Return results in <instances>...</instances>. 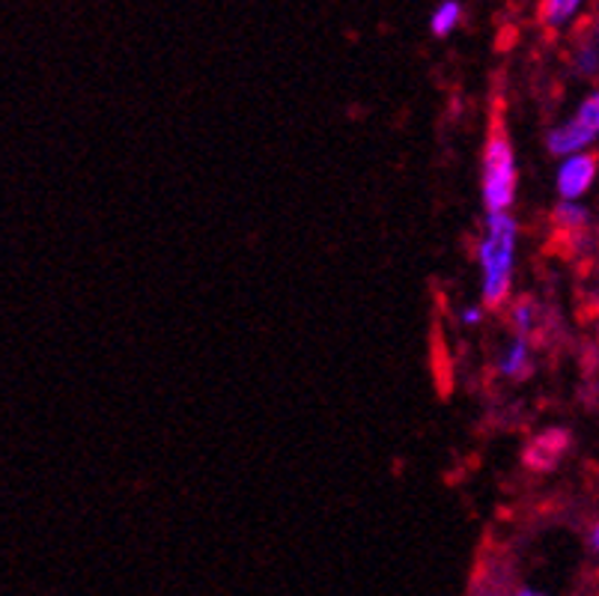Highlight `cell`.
<instances>
[{"label":"cell","instance_id":"6da1fadb","mask_svg":"<svg viewBox=\"0 0 599 596\" xmlns=\"http://www.w3.org/2000/svg\"><path fill=\"white\" fill-rule=\"evenodd\" d=\"M519 224L510 212H486L484 236L477 242V263L484 272V307L501 311L514 293V265Z\"/></svg>","mask_w":599,"mask_h":596},{"label":"cell","instance_id":"7a4b0ae2","mask_svg":"<svg viewBox=\"0 0 599 596\" xmlns=\"http://www.w3.org/2000/svg\"><path fill=\"white\" fill-rule=\"evenodd\" d=\"M519 185L516 171V152L510 132H507L501 111L493 114L489 138L484 147V168H480V194H484L486 212H510Z\"/></svg>","mask_w":599,"mask_h":596},{"label":"cell","instance_id":"3957f363","mask_svg":"<svg viewBox=\"0 0 599 596\" xmlns=\"http://www.w3.org/2000/svg\"><path fill=\"white\" fill-rule=\"evenodd\" d=\"M599 138V90L590 93L585 102L579 104V111L570 123L558 125L546 134V150L549 155L558 159H570L579 152H588V147Z\"/></svg>","mask_w":599,"mask_h":596},{"label":"cell","instance_id":"277c9868","mask_svg":"<svg viewBox=\"0 0 599 596\" xmlns=\"http://www.w3.org/2000/svg\"><path fill=\"white\" fill-rule=\"evenodd\" d=\"M599 173V152H579V155H570L558 168V194L561 200H570L576 203L579 198H585L593 182H597Z\"/></svg>","mask_w":599,"mask_h":596},{"label":"cell","instance_id":"5b68a950","mask_svg":"<svg viewBox=\"0 0 599 596\" xmlns=\"http://www.w3.org/2000/svg\"><path fill=\"white\" fill-rule=\"evenodd\" d=\"M498 373L510 382H525V378L534 373V352H531V341L528 337H519L516 334L510 346L501 352L498 358Z\"/></svg>","mask_w":599,"mask_h":596},{"label":"cell","instance_id":"8992f818","mask_svg":"<svg viewBox=\"0 0 599 596\" xmlns=\"http://www.w3.org/2000/svg\"><path fill=\"white\" fill-rule=\"evenodd\" d=\"M552 224L558 233H567V236H579L585 233L590 224V212L581 203H570V200H564L561 206L552 212Z\"/></svg>","mask_w":599,"mask_h":596},{"label":"cell","instance_id":"52a82bcc","mask_svg":"<svg viewBox=\"0 0 599 596\" xmlns=\"http://www.w3.org/2000/svg\"><path fill=\"white\" fill-rule=\"evenodd\" d=\"M463 21V3L459 0H441L429 16V33L436 39H447Z\"/></svg>","mask_w":599,"mask_h":596},{"label":"cell","instance_id":"ba28073f","mask_svg":"<svg viewBox=\"0 0 599 596\" xmlns=\"http://www.w3.org/2000/svg\"><path fill=\"white\" fill-rule=\"evenodd\" d=\"M570 447V433H564V430H549V433H542L537 442L531 445V451H540V459H537V468H552L558 463V456L564 454Z\"/></svg>","mask_w":599,"mask_h":596},{"label":"cell","instance_id":"9c48e42d","mask_svg":"<svg viewBox=\"0 0 599 596\" xmlns=\"http://www.w3.org/2000/svg\"><path fill=\"white\" fill-rule=\"evenodd\" d=\"M585 0H542L540 3V21L546 28H564L567 21L581 10Z\"/></svg>","mask_w":599,"mask_h":596},{"label":"cell","instance_id":"30bf717a","mask_svg":"<svg viewBox=\"0 0 599 596\" xmlns=\"http://www.w3.org/2000/svg\"><path fill=\"white\" fill-rule=\"evenodd\" d=\"M510 322H514V329L519 337H528V341H531L534 329H537V322H540V307L534 304V299L522 295V299H516L514 302Z\"/></svg>","mask_w":599,"mask_h":596},{"label":"cell","instance_id":"8fae6325","mask_svg":"<svg viewBox=\"0 0 599 596\" xmlns=\"http://www.w3.org/2000/svg\"><path fill=\"white\" fill-rule=\"evenodd\" d=\"M572 69L579 72L581 78H593L599 72V48L590 46V42H581L572 54Z\"/></svg>","mask_w":599,"mask_h":596},{"label":"cell","instance_id":"7c38bea8","mask_svg":"<svg viewBox=\"0 0 599 596\" xmlns=\"http://www.w3.org/2000/svg\"><path fill=\"white\" fill-rule=\"evenodd\" d=\"M484 304H480V307H466V311H463V325H468V329H475V325H480V320H484Z\"/></svg>","mask_w":599,"mask_h":596},{"label":"cell","instance_id":"4fadbf2b","mask_svg":"<svg viewBox=\"0 0 599 596\" xmlns=\"http://www.w3.org/2000/svg\"><path fill=\"white\" fill-rule=\"evenodd\" d=\"M590 546H593V552L599 555V522L590 528Z\"/></svg>","mask_w":599,"mask_h":596},{"label":"cell","instance_id":"5bb4252c","mask_svg":"<svg viewBox=\"0 0 599 596\" xmlns=\"http://www.w3.org/2000/svg\"><path fill=\"white\" fill-rule=\"evenodd\" d=\"M514 596H542V594H537V590H531V587H522V590H516Z\"/></svg>","mask_w":599,"mask_h":596},{"label":"cell","instance_id":"9a60e30c","mask_svg":"<svg viewBox=\"0 0 599 596\" xmlns=\"http://www.w3.org/2000/svg\"><path fill=\"white\" fill-rule=\"evenodd\" d=\"M597 48H599V21H597Z\"/></svg>","mask_w":599,"mask_h":596}]
</instances>
